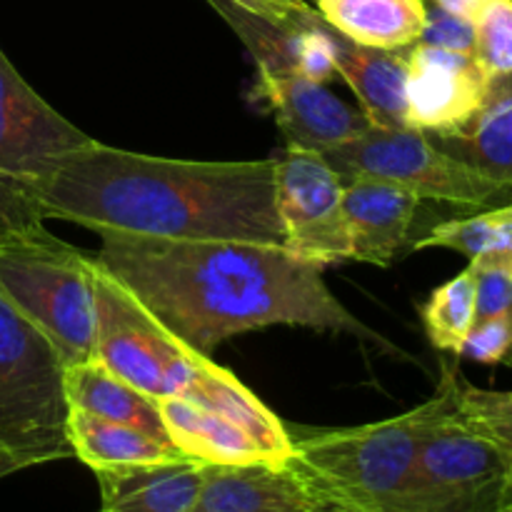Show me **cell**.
I'll list each match as a JSON object with an SVG mask.
<instances>
[{"label":"cell","mask_w":512,"mask_h":512,"mask_svg":"<svg viewBox=\"0 0 512 512\" xmlns=\"http://www.w3.org/2000/svg\"><path fill=\"white\" fill-rule=\"evenodd\" d=\"M183 343L210 355L223 340L270 325L355 335L398 353L325 283V265L285 245L100 235L95 255Z\"/></svg>","instance_id":"1"},{"label":"cell","mask_w":512,"mask_h":512,"mask_svg":"<svg viewBox=\"0 0 512 512\" xmlns=\"http://www.w3.org/2000/svg\"><path fill=\"white\" fill-rule=\"evenodd\" d=\"M15 188L43 218L78 223L95 235L285 245L275 158L208 163L93 140Z\"/></svg>","instance_id":"2"},{"label":"cell","mask_w":512,"mask_h":512,"mask_svg":"<svg viewBox=\"0 0 512 512\" xmlns=\"http://www.w3.org/2000/svg\"><path fill=\"white\" fill-rule=\"evenodd\" d=\"M0 295L55 343L65 365L93 358V255L55 238L43 215L0 180Z\"/></svg>","instance_id":"3"},{"label":"cell","mask_w":512,"mask_h":512,"mask_svg":"<svg viewBox=\"0 0 512 512\" xmlns=\"http://www.w3.org/2000/svg\"><path fill=\"white\" fill-rule=\"evenodd\" d=\"M450 398L448 380L428 403L380 423L293 438L290 465L320 512H405L425 430Z\"/></svg>","instance_id":"4"},{"label":"cell","mask_w":512,"mask_h":512,"mask_svg":"<svg viewBox=\"0 0 512 512\" xmlns=\"http://www.w3.org/2000/svg\"><path fill=\"white\" fill-rule=\"evenodd\" d=\"M65 368L53 340L0 295V455L30 468L73 458Z\"/></svg>","instance_id":"5"},{"label":"cell","mask_w":512,"mask_h":512,"mask_svg":"<svg viewBox=\"0 0 512 512\" xmlns=\"http://www.w3.org/2000/svg\"><path fill=\"white\" fill-rule=\"evenodd\" d=\"M93 358L153 400L180 395L208 355L160 323L93 255Z\"/></svg>","instance_id":"6"},{"label":"cell","mask_w":512,"mask_h":512,"mask_svg":"<svg viewBox=\"0 0 512 512\" xmlns=\"http://www.w3.org/2000/svg\"><path fill=\"white\" fill-rule=\"evenodd\" d=\"M330 168L343 180L378 178L400 185L420 200H443L465 208L505 203L510 185L488 178L453 158L418 128H380L370 123L358 138L323 150Z\"/></svg>","instance_id":"7"},{"label":"cell","mask_w":512,"mask_h":512,"mask_svg":"<svg viewBox=\"0 0 512 512\" xmlns=\"http://www.w3.org/2000/svg\"><path fill=\"white\" fill-rule=\"evenodd\" d=\"M453 375L445 365L450 398L423 435L405 512H503L512 460L458 418Z\"/></svg>","instance_id":"8"},{"label":"cell","mask_w":512,"mask_h":512,"mask_svg":"<svg viewBox=\"0 0 512 512\" xmlns=\"http://www.w3.org/2000/svg\"><path fill=\"white\" fill-rule=\"evenodd\" d=\"M275 203L285 248L325 268L350 260L343 178L323 155L288 148L275 158Z\"/></svg>","instance_id":"9"},{"label":"cell","mask_w":512,"mask_h":512,"mask_svg":"<svg viewBox=\"0 0 512 512\" xmlns=\"http://www.w3.org/2000/svg\"><path fill=\"white\" fill-rule=\"evenodd\" d=\"M93 140L45 103L0 48V180L33 183Z\"/></svg>","instance_id":"10"},{"label":"cell","mask_w":512,"mask_h":512,"mask_svg":"<svg viewBox=\"0 0 512 512\" xmlns=\"http://www.w3.org/2000/svg\"><path fill=\"white\" fill-rule=\"evenodd\" d=\"M408 65V123L428 135L453 133L480 108L490 75L475 55L428 45L403 48Z\"/></svg>","instance_id":"11"},{"label":"cell","mask_w":512,"mask_h":512,"mask_svg":"<svg viewBox=\"0 0 512 512\" xmlns=\"http://www.w3.org/2000/svg\"><path fill=\"white\" fill-rule=\"evenodd\" d=\"M255 98L275 115L285 143L293 150L323 153L370 128L363 110L350 108L325 83L300 73H258Z\"/></svg>","instance_id":"12"},{"label":"cell","mask_w":512,"mask_h":512,"mask_svg":"<svg viewBox=\"0 0 512 512\" xmlns=\"http://www.w3.org/2000/svg\"><path fill=\"white\" fill-rule=\"evenodd\" d=\"M420 198L378 178L343 180V213L350 260L388 268L408 250Z\"/></svg>","instance_id":"13"},{"label":"cell","mask_w":512,"mask_h":512,"mask_svg":"<svg viewBox=\"0 0 512 512\" xmlns=\"http://www.w3.org/2000/svg\"><path fill=\"white\" fill-rule=\"evenodd\" d=\"M193 512H320L290 463L205 465Z\"/></svg>","instance_id":"14"},{"label":"cell","mask_w":512,"mask_h":512,"mask_svg":"<svg viewBox=\"0 0 512 512\" xmlns=\"http://www.w3.org/2000/svg\"><path fill=\"white\" fill-rule=\"evenodd\" d=\"M335 73L358 98L365 118L380 128H410L408 123V65L403 48L380 50L360 45L330 28Z\"/></svg>","instance_id":"15"},{"label":"cell","mask_w":512,"mask_h":512,"mask_svg":"<svg viewBox=\"0 0 512 512\" xmlns=\"http://www.w3.org/2000/svg\"><path fill=\"white\" fill-rule=\"evenodd\" d=\"M170 443L203 465H278L253 433L230 415L180 395L155 400Z\"/></svg>","instance_id":"16"},{"label":"cell","mask_w":512,"mask_h":512,"mask_svg":"<svg viewBox=\"0 0 512 512\" xmlns=\"http://www.w3.org/2000/svg\"><path fill=\"white\" fill-rule=\"evenodd\" d=\"M203 463L193 458L95 473L103 512H193L203 488Z\"/></svg>","instance_id":"17"},{"label":"cell","mask_w":512,"mask_h":512,"mask_svg":"<svg viewBox=\"0 0 512 512\" xmlns=\"http://www.w3.org/2000/svg\"><path fill=\"white\" fill-rule=\"evenodd\" d=\"M440 150L512 188V73L493 75L473 118L453 133L430 135Z\"/></svg>","instance_id":"18"},{"label":"cell","mask_w":512,"mask_h":512,"mask_svg":"<svg viewBox=\"0 0 512 512\" xmlns=\"http://www.w3.org/2000/svg\"><path fill=\"white\" fill-rule=\"evenodd\" d=\"M65 398H68L70 410L130 425L160 440H170L158 403L110 373L100 360L88 358L65 368Z\"/></svg>","instance_id":"19"},{"label":"cell","mask_w":512,"mask_h":512,"mask_svg":"<svg viewBox=\"0 0 512 512\" xmlns=\"http://www.w3.org/2000/svg\"><path fill=\"white\" fill-rule=\"evenodd\" d=\"M65 433H68V443L73 448V458L88 465L93 473L188 458L170 440H160L145 430L78 413V410L68 413Z\"/></svg>","instance_id":"20"},{"label":"cell","mask_w":512,"mask_h":512,"mask_svg":"<svg viewBox=\"0 0 512 512\" xmlns=\"http://www.w3.org/2000/svg\"><path fill=\"white\" fill-rule=\"evenodd\" d=\"M313 5L330 28L368 48H408L425 28V0H313Z\"/></svg>","instance_id":"21"},{"label":"cell","mask_w":512,"mask_h":512,"mask_svg":"<svg viewBox=\"0 0 512 512\" xmlns=\"http://www.w3.org/2000/svg\"><path fill=\"white\" fill-rule=\"evenodd\" d=\"M428 248L455 250L468 260L488 253H512V198L468 218L445 220L410 243L408 250L415 253Z\"/></svg>","instance_id":"22"},{"label":"cell","mask_w":512,"mask_h":512,"mask_svg":"<svg viewBox=\"0 0 512 512\" xmlns=\"http://www.w3.org/2000/svg\"><path fill=\"white\" fill-rule=\"evenodd\" d=\"M420 318L433 348L460 358L465 338L475 325V278L470 265L430 293L420 308Z\"/></svg>","instance_id":"23"},{"label":"cell","mask_w":512,"mask_h":512,"mask_svg":"<svg viewBox=\"0 0 512 512\" xmlns=\"http://www.w3.org/2000/svg\"><path fill=\"white\" fill-rule=\"evenodd\" d=\"M453 390L458 418L512 460V390L498 393L475 388L460 378L458 368L453 375Z\"/></svg>","instance_id":"24"},{"label":"cell","mask_w":512,"mask_h":512,"mask_svg":"<svg viewBox=\"0 0 512 512\" xmlns=\"http://www.w3.org/2000/svg\"><path fill=\"white\" fill-rule=\"evenodd\" d=\"M473 25V55L480 68L490 78L512 73V0H485Z\"/></svg>","instance_id":"25"},{"label":"cell","mask_w":512,"mask_h":512,"mask_svg":"<svg viewBox=\"0 0 512 512\" xmlns=\"http://www.w3.org/2000/svg\"><path fill=\"white\" fill-rule=\"evenodd\" d=\"M475 278V320L512 313V253H488L470 260Z\"/></svg>","instance_id":"26"},{"label":"cell","mask_w":512,"mask_h":512,"mask_svg":"<svg viewBox=\"0 0 512 512\" xmlns=\"http://www.w3.org/2000/svg\"><path fill=\"white\" fill-rule=\"evenodd\" d=\"M460 358L483 365H510L512 368V313L475 320L465 338Z\"/></svg>","instance_id":"27"},{"label":"cell","mask_w":512,"mask_h":512,"mask_svg":"<svg viewBox=\"0 0 512 512\" xmlns=\"http://www.w3.org/2000/svg\"><path fill=\"white\" fill-rule=\"evenodd\" d=\"M420 40L428 45H438V48L455 50V53L473 55L475 25L473 20L460 18V15L448 13V10L425 0V28Z\"/></svg>","instance_id":"28"},{"label":"cell","mask_w":512,"mask_h":512,"mask_svg":"<svg viewBox=\"0 0 512 512\" xmlns=\"http://www.w3.org/2000/svg\"><path fill=\"white\" fill-rule=\"evenodd\" d=\"M430 3H435L438 8H443V10H448V13L460 15V18L475 20V15H478V10L483 8L485 0H430Z\"/></svg>","instance_id":"29"},{"label":"cell","mask_w":512,"mask_h":512,"mask_svg":"<svg viewBox=\"0 0 512 512\" xmlns=\"http://www.w3.org/2000/svg\"><path fill=\"white\" fill-rule=\"evenodd\" d=\"M30 465L25 460L13 458V455H0V480L8 478V475L20 473V470H28Z\"/></svg>","instance_id":"30"},{"label":"cell","mask_w":512,"mask_h":512,"mask_svg":"<svg viewBox=\"0 0 512 512\" xmlns=\"http://www.w3.org/2000/svg\"><path fill=\"white\" fill-rule=\"evenodd\" d=\"M503 512H512V468H510L508 488H505V503H503Z\"/></svg>","instance_id":"31"},{"label":"cell","mask_w":512,"mask_h":512,"mask_svg":"<svg viewBox=\"0 0 512 512\" xmlns=\"http://www.w3.org/2000/svg\"><path fill=\"white\" fill-rule=\"evenodd\" d=\"M283 3H310L313 5V0H283Z\"/></svg>","instance_id":"32"},{"label":"cell","mask_w":512,"mask_h":512,"mask_svg":"<svg viewBox=\"0 0 512 512\" xmlns=\"http://www.w3.org/2000/svg\"><path fill=\"white\" fill-rule=\"evenodd\" d=\"M100 512H103V510H100Z\"/></svg>","instance_id":"33"}]
</instances>
